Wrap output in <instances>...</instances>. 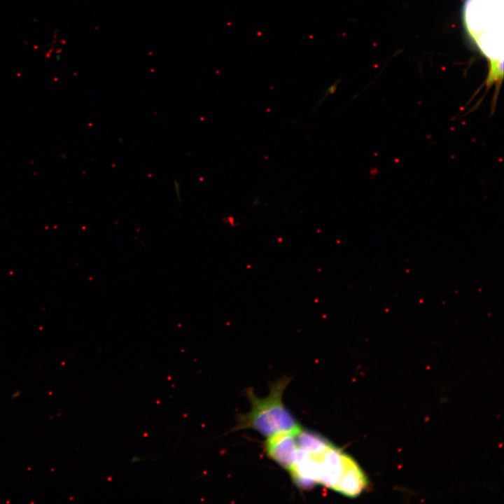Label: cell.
<instances>
[{
    "label": "cell",
    "mask_w": 504,
    "mask_h": 504,
    "mask_svg": "<svg viewBox=\"0 0 504 504\" xmlns=\"http://www.w3.org/2000/svg\"><path fill=\"white\" fill-rule=\"evenodd\" d=\"M300 426L267 437L265 449L270 459L288 470L298 449L296 433Z\"/></svg>",
    "instance_id": "obj_3"
},
{
    "label": "cell",
    "mask_w": 504,
    "mask_h": 504,
    "mask_svg": "<svg viewBox=\"0 0 504 504\" xmlns=\"http://www.w3.org/2000/svg\"><path fill=\"white\" fill-rule=\"evenodd\" d=\"M290 380V377H284L274 382L265 398L258 397L252 388L247 389L246 394L251 410L238 416L236 425L231 430L252 429L270 437L300 426L283 402L284 392Z\"/></svg>",
    "instance_id": "obj_1"
},
{
    "label": "cell",
    "mask_w": 504,
    "mask_h": 504,
    "mask_svg": "<svg viewBox=\"0 0 504 504\" xmlns=\"http://www.w3.org/2000/svg\"><path fill=\"white\" fill-rule=\"evenodd\" d=\"M503 0H466L464 19L467 29L479 48L490 61L489 72L503 71Z\"/></svg>",
    "instance_id": "obj_2"
}]
</instances>
